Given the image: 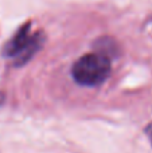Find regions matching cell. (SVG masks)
<instances>
[{
  "instance_id": "cell-1",
  "label": "cell",
  "mask_w": 152,
  "mask_h": 153,
  "mask_svg": "<svg viewBox=\"0 0 152 153\" xmlns=\"http://www.w3.org/2000/svg\"><path fill=\"white\" fill-rule=\"evenodd\" d=\"M127 63L128 55L118 40L97 38L88 48L65 54L54 65L53 97L72 103L98 101L118 85Z\"/></svg>"
},
{
  "instance_id": "cell-2",
  "label": "cell",
  "mask_w": 152,
  "mask_h": 153,
  "mask_svg": "<svg viewBox=\"0 0 152 153\" xmlns=\"http://www.w3.org/2000/svg\"><path fill=\"white\" fill-rule=\"evenodd\" d=\"M150 138H151V141H152V125L150 126Z\"/></svg>"
}]
</instances>
